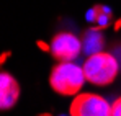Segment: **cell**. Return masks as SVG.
Here are the masks:
<instances>
[{
	"mask_svg": "<svg viewBox=\"0 0 121 116\" xmlns=\"http://www.w3.org/2000/svg\"><path fill=\"white\" fill-rule=\"evenodd\" d=\"M51 56L56 60H75L80 56L82 51V39H79L75 34L62 31L54 34V38L51 39Z\"/></svg>",
	"mask_w": 121,
	"mask_h": 116,
	"instance_id": "cell-4",
	"label": "cell"
},
{
	"mask_svg": "<svg viewBox=\"0 0 121 116\" xmlns=\"http://www.w3.org/2000/svg\"><path fill=\"white\" fill-rule=\"evenodd\" d=\"M87 20L90 23H93L97 28L106 30L113 21V12L106 5H93L87 12Z\"/></svg>",
	"mask_w": 121,
	"mask_h": 116,
	"instance_id": "cell-7",
	"label": "cell"
},
{
	"mask_svg": "<svg viewBox=\"0 0 121 116\" xmlns=\"http://www.w3.org/2000/svg\"><path fill=\"white\" fill-rule=\"evenodd\" d=\"M20 98V85L15 77L8 72H2L0 75V108L2 111L12 110Z\"/></svg>",
	"mask_w": 121,
	"mask_h": 116,
	"instance_id": "cell-5",
	"label": "cell"
},
{
	"mask_svg": "<svg viewBox=\"0 0 121 116\" xmlns=\"http://www.w3.org/2000/svg\"><path fill=\"white\" fill-rule=\"evenodd\" d=\"M60 116H72V115H70V113H69V115H60Z\"/></svg>",
	"mask_w": 121,
	"mask_h": 116,
	"instance_id": "cell-10",
	"label": "cell"
},
{
	"mask_svg": "<svg viewBox=\"0 0 121 116\" xmlns=\"http://www.w3.org/2000/svg\"><path fill=\"white\" fill-rule=\"evenodd\" d=\"M103 30L100 28H88L83 31L82 34V51L83 54L87 56H92V54H97V52H101L103 47H105V36L101 33Z\"/></svg>",
	"mask_w": 121,
	"mask_h": 116,
	"instance_id": "cell-6",
	"label": "cell"
},
{
	"mask_svg": "<svg viewBox=\"0 0 121 116\" xmlns=\"http://www.w3.org/2000/svg\"><path fill=\"white\" fill-rule=\"evenodd\" d=\"M111 116H121V97L116 98L111 105Z\"/></svg>",
	"mask_w": 121,
	"mask_h": 116,
	"instance_id": "cell-8",
	"label": "cell"
},
{
	"mask_svg": "<svg viewBox=\"0 0 121 116\" xmlns=\"http://www.w3.org/2000/svg\"><path fill=\"white\" fill-rule=\"evenodd\" d=\"M83 74L88 83L97 87H108L115 82L120 72V65L115 56L110 52H97L92 56H87L83 62Z\"/></svg>",
	"mask_w": 121,
	"mask_h": 116,
	"instance_id": "cell-2",
	"label": "cell"
},
{
	"mask_svg": "<svg viewBox=\"0 0 121 116\" xmlns=\"http://www.w3.org/2000/svg\"><path fill=\"white\" fill-rule=\"evenodd\" d=\"M87 82L83 67L77 65L74 60H62L57 62L49 74L51 88L62 97H75L79 95Z\"/></svg>",
	"mask_w": 121,
	"mask_h": 116,
	"instance_id": "cell-1",
	"label": "cell"
},
{
	"mask_svg": "<svg viewBox=\"0 0 121 116\" xmlns=\"http://www.w3.org/2000/svg\"><path fill=\"white\" fill-rule=\"evenodd\" d=\"M38 46H39L43 51H51V46H48V44H44V43H41V41H38Z\"/></svg>",
	"mask_w": 121,
	"mask_h": 116,
	"instance_id": "cell-9",
	"label": "cell"
},
{
	"mask_svg": "<svg viewBox=\"0 0 121 116\" xmlns=\"http://www.w3.org/2000/svg\"><path fill=\"white\" fill-rule=\"evenodd\" d=\"M69 113L72 116H111V105L100 95L79 93L72 100Z\"/></svg>",
	"mask_w": 121,
	"mask_h": 116,
	"instance_id": "cell-3",
	"label": "cell"
}]
</instances>
